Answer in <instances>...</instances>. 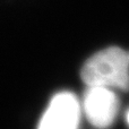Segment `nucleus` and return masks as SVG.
<instances>
[{"label": "nucleus", "instance_id": "1", "mask_svg": "<svg viewBox=\"0 0 129 129\" xmlns=\"http://www.w3.org/2000/svg\"><path fill=\"white\" fill-rule=\"evenodd\" d=\"M82 78L89 87L128 89L129 58L120 48L112 47L99 51L83 66Z\"/></svg>", "mask_w": 129, "mask_h": 129}, {"label": "nucleus", "instance_id": "2", "mask_svg": "<svg viewBox=\"0 0 129 129\" xmlns=\"http://www.w3.org/2000/svg\"><path fill=\"white\" fill-rule=\"evenodd\" d=\"M84 112L87 120L99 129L109 128L119 110V101L113 89L91 86L84 99Z\"/></svg>", "mask_w": 129, "mask_h": 129}, {"label": "nucleus", "instance_id": "3", "mask_svg": "<svg viewBox=\"0 0 129 129\" xmlns=\"http://www.w3.org/2000/svg\"><path fill=\"white\" fill-rule=\"evenodd\" d=\"M80 105L73 93L62 92L53 96L40 120L38 129H77Z\"/></svg>", "mask_w": 129, "mask_h": 129}, {"label": "nucleus", "instance_id": "4", "mask_svg": "<svg viewBox=\"0 0 129 129\" xmlns=\"http://www.w3.org/2000/svg\"><path fill=\"white\" fill-rule=\"evenodd\" d=\"M127 122H128V125H129V111H128V113H127Z\"/></svg>", "mask_w": 129, "mask_h": 129}]
</instances>
